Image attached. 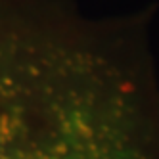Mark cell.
<instances>
[{"label": "cell", "mask_w": 159, "mask_h": 159, "mask_svg": "<svg viewBox=\"0 0 159 159\" xmlns=\"http://www.w3.org/2000/svg\"><path fill=\"white\" fill-rule=\"evenodd\" d=\"M0 159H159L150 10L0 0Z\"/></svg>", "instance_id": "6da1fadb"}]
</instances>
